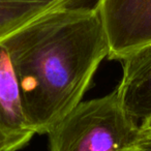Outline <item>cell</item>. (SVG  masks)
<instances>
[{
    "instance_id": "cell-1",
    "label": "cell",
    "mask_w": 151,
    "mask_h": 151,
    "mask_svg": "<svg viewBox=\"0 0 151 151\" xmlns=\"http://www.w3.org/2000/svg\"><path fill=\"white\" fill-rule=\"evenodd\" d=\"M35 134H47L82 101L110 48L96 5L55 9L2 42Z\"/></svg>"
},
{
    "instance_id": "cell-2",
    "label": "cell",
    "mask_w": 151,
    "mask_h": 151,
    "mask_svg": "<svg viewBox=\"0 0 151 151\" xmlns=\"http://www.w3.org/2000/svg\"><path fill=\"white\" fill-rule=\"evenodd\" d=\"M49 151H126L140 134L117 90L81 101L50 132Z\"/></svg>"
},
{
    "instance_id": "cell-3",
    "label": "cell",
    "mask_w": 151,
    "mask_h": 151,
    "mask_svg": "<svg viewBox=\"0 0 151 151\" xmlns=\"http://www.w3.org/2000/svg\"><path fill=\"white\" fill-rule=\"evenodd\" d=\"M109 42V59L118 60L151 44V0H96Z\"/></svg>"
},
{
    "instance_id": "cell-4",
    "label": "cell",
    "mask_w": 151,
    "mask_h": 151,
    "mask_svg": "<svg viewBox=\"0 0 151 151\" xmlns=\"http://www.w3.org/2000/svg\"><path fill=\"white\" fill-rule=\"evenodd\" d=\"M34 134L11 58L0 44V151L19 150Z\"/></svg>"
},
{
    "instance_id": "cell-5",
    "label": "cell",
    "mask_w": 151,
    "mask_h": 151,
    "mask_svg": "<svg viewBox=\"0 0 151 151\" xmlns=\"http://www.w3.org/2000/svg\"><path fill=\"white\" fill-rule=\"evenodd\" d=\"M119 61L122 78L116 90L123 109L141 126L151 118V44Z\"/></svg>"
},
{
    "instance_id": "cell-6",
    "label": "cell",
    "mask_w": 151,
    "mask_h": 151,
    "mask_svg": "<svg viewBox=\"0 0 151 151\" xmlns=\"http://www.w3.org/2000/svg\"><path fill=\"white\" fill-rule=\"evenodd\" d=\"M76 2L77 0H0V42L42 16Z\"/></svg>"
},
{
    "instance_id": "cell-7",
    "label": "cell",
    "mask_w": 151,
    "mask_h": 151,
    "mask_svg": "<svg viewBox=\"0 0 151 151\" xmlns=\"http://www.w3.org/2000/svg\"><path fill=\"white\" fill-rule=\"evenodd\" d=\"M136 146L140 151H151V132L140 129V134L137 139Z\"/></svg>"
},
{
    "instance_id": "cell-8",
    "label": "cell",
    "mask_w": 151,
    "mask_h": 151,
    "mask_svg": "<svg viewBox=\"0 0 151 151\" xmlns=\"http://www.w3.org/2000/svg\"><path fill=\"white\" fill-rule=\"evenodd\" d=\"M140 129L143 130V132H151V118L147 119L145 122H143L140 126Z\"/></svg>"
},
{
    "instance_id": "cell-9",
    "label": "cell",
    "mask_w": 151,
    "mask_h": 151,
    "mask_svg": "<svg viewBox=\"0 0 151 151\" xmlns=\"http://www.w3.org/2000/svg\"><path fill=\"white\" fill-rule=\"evenodd\" d=\"M126 151H140V150H139L138 147H137V146H136V144H134V146H132L130 148H128Z\"/></svg>"
}]
</instances>
